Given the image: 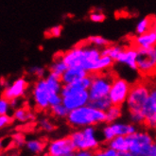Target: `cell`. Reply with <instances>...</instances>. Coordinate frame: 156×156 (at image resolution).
<instances>
[{
	"instance_id": "18",
	"label": "cell",
	"mask_w": 156,
	"mask_h": 156,
	"mask_svg": "<svg viewBox=\"0 0 156 156\" xmlns=\"http://www.w3.org/2000/svg\"><path fill=\"white\" fill-rule=\"evenodd\" d=\"M68 68V66L66 63V62L62 59V53L57 54L55 58L53 59L51 65L48 67V72L52 74L56 75L58 77H62Z\"/></svg>"
},
{
	"instance_id": "6",
	"label": "cell",
	"mask_w": 156,
	"mask_h": 156,
	"mask_svg": "<svg viewBox=\"0 0 156 156\" xmlns=\"http://www.w3.org/2000/svg\"><path fill=\"white\" fill-rule=\"evenodd\" d=\"M49 94L50 92L45 81V78L36 80L32 88V97L36 111L44 112L49 109Z\"/></svg>"
},
{
	"instance_id": "1",
	"label": "cell",
	"mask_w": 156,
	"mask_h": 156,
	"mask_svg": "<svg viewBox=\"0 0 156 156\" xmlns=\"http://www.w3.org/2000/svg\"><path fill=\"white\" fill-rule=\"evenodd\" d=\"M62 59L68 67H80L89 74L98 73V62L101 57V49L85 41L62 53Z\"/></svg>"
},
{
	"instance_id": "43",
	"label": "cell",
	"mask_w": 156,
	"mask_h": 156,
	"mask_svg": "<svg viewBox=\"0 0 156 156\" xmlns=\"http://www.w3.org/2000/svg\"><path fill=\"white\" fill-rule=\"evenodd\" d=\"M10 156H15V155H10Z\"/></svg>"
},
{
	"instance_id": "15",
	"label": "cell",
	"mask_w": 156,
	"mask_h": 156,
	"mask_svg": "<svg viewBox=\"0 0 156 156\" xmlns=\"http://www.w3.org/2000/svg\"><path fill=\"white\" fill-rule=\"evenodd\" d=\"M137 56H138V49L133 45L132 48H124L115 62L137 71Z\"/></svg>"
},
{
	"instance_id": "29",
	"label": "cell",
	"mask_w": 156,
	"mask_h": 156,
	"mask_svg": "<svg viewBox=\"0 0 156 156\" xmlns=\"http://www.w3.org/2000/svg\"><path fill=\"white\" fill-rule=\"evenodd\" d=\"M27 72L30 77H34L37 80L45 78L44 76H47V70L42 66H31L27 69Z\"/></svg>"
},
{
	"instance_id": "34",
	"label": "cell",
	"mask_w": 156,
	"mask_h": 156,
	"mask_svg": "<svg viewBox=\"0 0 156 156\" xmlns=\"http://www.w3.org/2000/svg\"><path fill=\"white\" fill-rule=\"evenodd\" d=\"M62 31V27L60 25H56V26L51 27L50 29H48L47 30V32H45V35H47L48 37L57 38V37H60L61 36Z\"/></svg>"
},
{
	"instance_id": "4",
	"label": "cell",
	"mask_w": 156,
	"mask_h": 156,
	"mask_svg": "<svg viewBox=\"0 0 156 156\" xmlns=\"http://www.w3.org/2000/svg\"><path fill=\"white\" fill-rule=\"evenodd\" d=\"M151 93V86L144 82H136L133 84L129 96L126 100L129 113H143Z\"/></svg>"
},
{
	"instance_id": "33",
	"label": "cell",
	"mask_w": 156,
	"mask_h": 156,
	"mask_svg": "<svg viewBox=\"0 0 156 156\" xmlns=\"http://www.w3.org/2000/svg\"><path fill=\"white\" fill-rule=\"evenodd\" d=\"M38 127L40 128L41 130H44V131H48V132H51V131H54L56 129V126H55L51 121L50 119L48 118H44V119H41L39 124H38Z\"/></svg>"
},
{
	"instance_id": "11",
	"label": "cell",
	"mask_w": 156,
	"mask_h": 156,
	"mask_svg": "<svg viewBox=\"0 0 156 156\" xmlns=\"http://www.w3.org/2000/svg\"><path fill=\"white\" fill-rule=\"evenodd\" d=\"M27 88H29V81L25 77L18 78L3 89L2 98H5L8 100L19 98L26 94Z\"/></svg>"
},
{
	"instance_id": "13",
	"label": "cell",
	"mask_w": 156,
	"mask_h": 156,
	"mask_svg": "<svg viewBox=\"0 0 156 156\" xmlns=\"http://www.w3.org/2000/svg\"><path fill=\"white\" fill-rule=\"evenodd\" d=\"M90 100L88 90L77 92V93L68 95L66 97H62V104L65 105L69 111L85 106L88 104Z\"/></svg>"
},
{
	"instance_id": "32",
	"label": "cell",
	"mask_w": 156,
	"mask_h": 156,
	"mask_svg": "<svg viewBox=\"0 0 156 156\" xmlns=\"http://www.w3.org/2000/svg\"><path fill=\"white\" fill-rule=\"evenodd\" d=\"M36 127H37V124H36L34 121H30V122H27L26 124H24L22 126H18L16 128V131L20 132V133H31V132L35 131Z\"/></svg>"
},
{
	"instance_id": "8",
	"label": "cell",
	"mask_w": 156,
	"mask_h": 156,
	"mask_svg": "<svg viewBox=\"0 0 156 156\" xmlns=\"http://www.w3.org/2000/svg\"><path fill=\"white\" fill-rule=\"evenodd\" d=\"M132 85L126 80L116 77L113 81V84L109 93L113 105L122 106L129 96Z\"/></svg>"
},
{
	"instance_id": "26",
	"label": "cell",
	"mask_w": 156,
	"mask_h": 156,
	"mask_svg": "<svg viewBox=\"0 0 156 156\" xmlns=\"http://www.w3.org/2000/svg\"><path fill=\"white\" fill-rule=\"evenodd\" d=\"M122 106L118 105H112L106 111V123L110 124L113 123L115 120L121 116L122 114Z\"/></svg>"
},
{
	"instance_id": "16",
	"label": "cell",
	"mask_w": 156,
	"mask_h": 156,
	"mask_svg": "<svg viewBox=\"0 0 156 156\" xmlns=\"http://www.w3.org/2000/svg\"><path fill=\"white\" fill-rule=\"evenodd\" d=\"M156 45V34L152 30L136 35L133 39V47L137 48H151Z\"/></svg>"
},
{
	"instance_id": "38",
	"label": "cell",
	"mask_w": 156,
	"mask_h": 156,
	"mask_svg": "<svg viewBox=\"0 0 156 156\" xmlns=\"http://www.w3.org/2000/svg\"><path fill=\"white\" fill-rule=\"evenodd\" d=\"M149 156H156V142H153L149 152Z\"/></svg>"
},
{
	"instance_id": "7",
	"label": "cell",
	"mask_w": 156,
	"mask_h": 156,
	"mask_svg": "<svg viewBox=\"0 0 156 156\" xmlns=\"http://www.w3.org/2000/svg\"><path fill=\"white\" fill-rule=\"evenodd\" d=\"M137 71L142 75H151L156 72V55L153 48H137Z\"/></svg>"
},
{
	"instance_id": "42",
	"label": "cell",
	"mask_w": 156,
	"mask_h": 156,
	"mask_svg": "<svg viewBox=\"0 0 156 156\" xmlns=\"http://www.w3.org/2000/svg\"><path fill=\"white\" fill-rule=\"evenodd\" d=\"M153 49H154V53H155V55H156V45L153 48Z\"/></svg>"
},
{
	"instance_id": "35",
	"label": "cell",
	"mask_w": 156,
	"mask_h": 156,
	"mask_svg": "<svg viewBox=\"0 0 156 156\" xmlns=\"http://www.w3.org/2000/svg\"><path fill=\"white\" fill-rule=\"evenodd\" d=\"M10 107H11L10 100H8L5 98H1V99H0V114L7 115V112Z\"/></svg>"
},
{
	"instance_id": "5",
	"label": "cell",
	"mask_w": 156,
	"mask_h": 156,
	"mask_svg": "<svg viewBox=\"0 0 156 156\" xmlns=\"http://www.w3.org/2000/svg\"><path fill=\"white\" fill-rule=\"evenodd\" d=\"M126 138L129 144V151L133 156H149L153 141L148 133H133L126 136Z\"/></svg>"
},
{
	"instance_id": "36",
	"label": "cell",
	"mask_w": 156,
	"mask_h": 156,
	"mask_svg": "<svg viewBox=\"0 0 156 156\" xmlns=\"http://www.w3.org/2000/svg\"><path fill=\"white\" fill-rule=\"evenodd\" d=\"M13 120H14L13 117L9 116L8 115H1V116H0V126L2 128L9 126L13 122Z\"/></svg>"
},
{
	"instance_id": "19",
	"label": "cell",
	"mask_w": 156,
	"mask_h": 156,
	"mask_svg": "<svg viewBox=\"0 0 156 156\" xmlns=\"http://www.w3.org/2000/svg\"><path fill=\"white\" fill-rule=\"evenodd\" d=\"M13 118L22 122H30L35 120V115L30 110V108L23 106L15 110L13 114Z\"/></svg>"
},
{
	"instance_id": "31",
	"label": "cell",
	"mask_w": 156,
	"mask_h": 156,
	"mask_svg": "<svg viewBox=\"0 0 156 156\" xmlns=\"http://www.w3.org/2000/svg\"><path fill=\"white\" fill-rule=\"evenodd\" d=\"M89 19L94 23H101L106 19V15L99 10H94L89 13Z\"/></svg>"
},
{
	"instance_id": "39",
	"label": "cell",
	"mask_w": 156,
	"mask_h": 156,
	"mask_svg": "<svg viewBox=\"0 0 156 156\" xmlns=\"http://www.w3.org/2000/svg\"><path fill=\"white\" fill-rule=\"evenodd\" d=\"M119 155L120 156H133L132 153L128 152V151H119Z\"/></svg>"
},
{
	"instance_id": "9",
	"label": "cell",
	"mask_w": 156,
	"mask_h": 156,
	"mask_svg": "<svg viewBox=\"0 0 156 156\" xmlns=\"http://www.w3.org/2000/svg\"><path fill=\"white\" fill-rule=\"evenodd\" d=\"M70 135L79 151L94 150L98 148V142L94 137V128L88 127L83 131L76 132Z\"/></svg>"
},
{
	"instance_id": "41",
	"label": "cell",
	"mask_w": 156,
	"mask_h": 156,
	"mask_svg": "<svg viewBox=\"0 0 156 156\" xmlns=\"http://www.w3.org/2000/svg\"><path fill=\"white\" fill-rule=\"evenodd\" d=\"M44 156H62V155H50V154H48V153H47Z\"/></svg>"
},
{
	"instance_id": "25",
	"label": "cell",
	"mask_w": 156,
	"mask_h": 156,
	"mask_svg": "<svg viewBox=\"0 0 156 156\" xmlns=\"http://www.w3.org/2000/svg\"><path fill=\"white\" fill-rule=\"evenodd\" d=\"M113 128V131L115 134V136L123 135L128 136L129 134H132L135 133L134 127L132 125H126V124H113L111 125Z\"/></svg>"
},
{
	"instance_id": "28",
	"label": "cell",
	"mask_w": 156,
	"mask_h": 156,
	"mask_svg": "<svg viewBox=\"0 0 156 156\" xmlns=\"http://www.w3.org/2000/svg\"><path fill=\"white\" fill-rule=\"evenodd\" d=\"M86 42L92 45H95V47H97L100 49H102L103 48L107 47L108 44H111L106 38L102 37V36H99V35L89 36V37L86 39Z\"/></svg>"
},
{
	"instance_id": "12",
	"label": "cell",
	"mask_w": 156,
	"mask_h": 156,
	"mask_svg": "<svg viewBox=\"0 0 156 156\" xmlns=\"http://www.w3.org/2000/svg\"><path fill=\"white\" fill-rule=\"evenodd\" d=\"M79 150L75 146L71 135L52 142L48 147V154L65 156L71 152H77Z\"/></svg>"
},
{
	"instance_id": "2",
	"label": "cell",
	"mask_w": 156,
	"mask_h": 156,
	"mask_svg": "<svg viewBox=\"0 0 156 156\" xmlns=\"http://www.w3.org/2000/svg\"><path fill=\"white\" fill-rule=\"evenodd\" d=\"M106 122V112L95 109L89 105L82 106L69 112L66 123L71 128L91 126Z\"/></svg>"
},
{
	"instance_id": "30",
	"label": "cell",
	"mask_w": 156,
	"mask_h": 156,
	"mask_svg": "<svg viewBox=\"0 0 156 156\" xmlns=\"http://www.w3.org/2000/svg\"><path fill=\"white\" fill-rule=\"evenodd\" d=\"M95 156H120L119 151L114 149H104V148H96L93 150Z\"/></svg>"
},
{
	"instance_id": "24",
	"label": "cell",
	"mask_w": 156,
	"mask_h": 156,
	"mask_svg": "<svg viewBox=\"0 0 156 156\" xmlns=\"http://www.w3.org/2000/svg\"><path fill=\"white\" fill-rule=\"evenodd\" d=\"M48 112L51 116L55 118H65L68 116L70 111L62 103H60L58 105L50 106L49 109L48 110Z\"/></svg>"
},
{
	"instance_id": "17",
	"label": "cell",
	"mask_w": 156,
	"mask_h": 156,
	"mask_svg": "<svg viewBox=\"0 0 156 156\" xmlns=\"http://www.w3.org/2000/svg\"><path fill=\"white\" fill-rule=\"evenodd\" d=\"M88 75H89V73L83 68L68 67L67 70L63 73V75L61 77V79L62 81V84H68V83H72V82H75L81 79H83Z\"/></svg>"
},
{
	"instance_id": "37",
	"label": "cell",
	"mask_w": 156,
	"mask_h": 156,
	"mask_svg": "<svg viewBox=\"0 0 156 156\" xmlns=\"http://www.w3.org/2000/svg\"><path fill=\"white\" fill-rule=\"evenodd\" d=\"M75 156H95L93 150H90V151H77V154Z\"/></svg>"
},
{
	"instance_id": "10",
	"label": "cell",
	"mask_w": 156,
	"mask_h": 156,
	"mask_svg": "<svg viewBox=\"0 0 156 156\" xmlns=\"http://www.w3.org/2000/svg\"><path fill=\"white\" fill-rule=\"evenodd\" d=\"M150 86V97L143 109L145 116L143 126L150 129H156V83Z\"/></svg>"
},
{
	"instance_id": "22",
	"label": "cell",
	"mask_w": 156,
	"mask_h": 156,
	"mask_svg": "<svg viewBox=\"0 0 156 156\" xmlns=\"http://www.w3.org/2000/svg\"><path fill=\"white\" fill-rule=\"evenodd\" d=\"M110 148H112L117 151H129V144L127 138L123 135H118L109 143Z\"/></svg>"
},
{
	"instance_id": "14",
	"label": "cell",
	"mask_w": 156,
	"mask_h": 156,
	"mask_svg": "<svg viewBox=\"0 0 156 156\" xmlns=\"http://www.w3.org/2000/svg\"><path fill=\"white\" fill-rule=\"evenodd\" d=\"M92 80H93V76H92V74H89L85 78L81 79L78 81L72 82V83H68V84H62V88L61 91L62 97H66L68 95L77 93V92L89 90L92 83Z\"/></svg>"
},
{
	"instance_id": "20",
	"label": "cell",
	"mask_w": 156,
	"mask_h": 156,
	"mask_svg": "<svg viewBox=\"0 0 156 156\" xmlns=\"http://www.w3.org/2000/svg\"><path fill=\"white\" fill-rule=\"evenodd\" d=\"M155 19L156 18H154L152 16L145 17L143 19H141L138 23H137L136 27H135L136 34L140 35V34L148 32L150 30H152L154 23H155Z\"/></svg>"
},
{
	"instance_id": "23",
	"label": "cell",
	"mask_w": 156,
	"mask_h": 156,
	"mask_svg": "<svg viewBox=\"0 0 156 156\" xmlns=\"http://www.w3.org/2000/svg\"><path fill=\"white\" fill-rule=\"evenodd\" d=\"M123 49H124V47H121V45L110 44L107 45V47H105V48H103L101 49V54L102 55H106V56H109V57H111L115 62L116 59L119 56V54L122 52Z\"/></svg>"
},
{
	"instance_id": "21",
	"label": "cell",
	"mask_w": 156,
	"mask_h": 156,
	"mask_svg": "<svg viewBox=\"0 0 156 156\" xmlns=\"http://www.w3.org/2000/svg\"><path fill=\"white\" fill-rule=\"evenodd\" d=\"M89 106L93 107L95 109L100 110V111H104L106 112L107 110L113 105L112 101H111V98L108 97H104V98H100L98 99H94V100H89L88 104Z\"/></svg>"
},
{
	"instance_id": "3",
	"label": "cell",
	"mask_w": 156,
	"mask_h": 156,
	"mask_svg": "<svg viewBox=\"0 0 156 156\" xmlns=\"http://www.w3.org/2000/svg\"><path fill=\"white\" fill-rule=\"evenodd\" d=\"M92 76H93V80H92L91 86L88 90L90 100L108 97L113 81L117 76L113 74L111 70L95 73V74H92Z\"/></svg>"
},
{
	"instance_id": "27",
	"label": "cell",
	"mask_w": 156,
	"mask_h": 156,
	"mask_svg": "<svg viewBox=\"0 0 156 156\" xmlns=\"http://www.w3.org/2000/svg\"><path fill=\"white\" fill-rule=\"evenodd\" d=\"M48 142V140L45 138V137H44V138H41L40 140H32V141L27 142V146L30 151H31L35 153H39L44 151Z\"/></svg>"
},
{
	"instance_id": "40",
	"label": "cell",
	"mask_w": 156,
	"mask_h": 156,
	"mask_svg": "<svg viewBox=\"0 0 156 156\" xmlns=\"http://www.w3.org/2000/svg\"><path fill=\"white\" fill-rule=\"evenodd\" d=\"M153 31L155 32V34H156V19H155V23H154V26H153Z\"/></svg>"
}]
</instances>
